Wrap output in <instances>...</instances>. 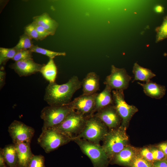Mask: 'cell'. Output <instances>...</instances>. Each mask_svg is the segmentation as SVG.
I'll list each match as a JSON object with an SVG mask.
<instances>
[{"label":"cell","mask_w":167,"mask_h":167,"mask_svg":"<svg viewBox=\"0 0 167 167\" xmlns=\"http://www.w3.org/2000/svg\"><path fill=\"white\" fill-rule=\"evenodd\" d=\"M82 88V81L74 75L66 83H49L45 88L44 100L50 106L66 105L71 101L75 92Z\"/></svg>","instance_id":"1"},{"label":"cell","mask_w":167,"mask_h":167,"mask_svg":"<svg viewBox=\"0 0 167 167\" xmlns=\"http://www.w3.org/2000/svg\"><path fill=\"white\" fill-rule=\"evenodd\" d=\"M108 132L106 125L93 114L86 118L83 129L73 140L75 138L82 139L99 144Z\"/></svg>","instance_id":"2"},{"label":"cell","mask_w":167,"mask_h":167,"mask_svg":"<svg viewBox=\"0 0 167 167\" xmlns=\"http://www.w3.org/2000/svg\"><path fill=\"white\" fill-rule=\"evenodd\" d=\"M126 127L121 125L108 132L105 136L102 147L109 157L115 156L126 146L128 137Z\"/></svg>","instance_id":"3"},{"label":"cell","mask_w":167,"mask_h":167,"mask_svg":"<svg viewBox=\"0 0 167 167\" xmlns=\"http://www.w3.org/2000/svg\"><path fill=\"white\" fill-rule=\"evenodd\" d=\"M73 140L76 142L83 152L90 159L93 167H107L109 157L99 144L82 139L75 138Z\"/></svg>","instance_id":"4"},{"label":"cell","mask_w":167,"mask_h":167,"mask_svg":"<svg viewBox=\"0 0 167 167\" xmlns=\"http://www.w3.org/2000/svg\"><path fill=\"white\" fill-rule=\"evenodd\" d=\"M71 140V138L54 127L42 129L37 139L39 144L47 153L55 150Z\"/></svg>","instance_id":"5"},{"label":"cell","mask_w":167,"mask_h":167,"mask_svg":"<svg viewBox=\"0 0 167 167\" xmlns=\"http://www.w3.org/2000/svg\"><path fill=\"white\" fill-rule=\"evenodd\" d=\"M72 110L68 104L45 107L41 112V118L43 121L42 129L59 125Z\"/></svg>","instance_id":"6"},{"label":"cell","mask_w":167,"mask_h":167,"mask_svg":"<svg viewBox=\"0 0 167 167\" xmlns=\"http://www.w3.org/2000/svg\"><path fill=\"white\" fill-rule=\"evenodd\" d=\"M86 118L72 110L61 124L53 127L72 140L83 129Z\"/></svg>","instance_id":"7"},{"label":"cell","mask_w":167,"mask_h":167,"mask_svg":"<svg viewBox=\"0 0 167 167\" xmlns=\"http://www.w3.org/2000/svg\"><path fill=\"white\" fill-rule=\"evenodd\" d=\"M113 104L122 120L121 125L126 126L138 110L134 105H129L125 100L123 91L113 90Z\"/></svg>","instance_id":"8"},{"label":"cell","mask_w":167,"mask_h":167,"mask_svg":"<svg viewBox=\"0 0 167 167\" xmlns=\"http://www.w3.org/2000/svg\"><path fill=\"white\" fill-rule=\"evenodd\" d=\"M131 79L124 68H118L112 65L111 73L106 76L104 83L112 90L124 91L128 88Z\"/></svg>","instance_id":"9"},{"label":"cell","mask_w":167,"mask_h":167,"mask_svg":"<svg viewBox=\"0 0 167 167\" xmlns=\"http://www.w3.org/2000/svg\"><path fill=\"white\" fill-rule=\"evenodd\" d=\"M8 131L14 144L18 143H30L35 133L33 128L16 120L10 125Z\"/></svg>","instance_id":"10"},{"label":"cell","mask_w":167,"mask_h":167,"mask_svg":"<svg viewBox=\"0 0 167 167\" xmlns=\"http://www.w3.org/2000/svg\"><path fill=\"white\" fill-rule=\"evenodd\" d=\"M97 93L90 95L82 94L75 98L68 105L73 110L85 118L94 114L95 98Z\"/></svg>","instance_id":"11"},{"label":"cell","mask_w":167,"mask_h":167,"mask_svg":"<svg viewBox=\"0 0 167 167\" xmlns=\"http://www.w3.org/2000/svg\"><path fill=\"white\" fill-rule=\"evenodd\" d=\"M94 115L106 126L110 128L116 127L121 119L113 104L109 105L100 109Z\"/></svg>","instance_id":"12"},{"label":"cell","mask_w":167,"mask_h":167,"mask_svg":"<svg viewBox=\"0 0 167 167\" xmlns=\"http://www.w3.org/2000/svg\"><path fill=\"white\" fill-rule=\"evenodd\" d=\"M43 65L35 62L31 59L15 62L11 66L19 76L22 77L29 76L40 72Z\"/></svg>","instance_id":"13"},{"label":"cell","mask_w":167,"mask_h":167,"mask_svg":"<svg viewBox=\"0 0 167 167\" xmlns=\"http://www.w3.org/2000/svg\"><path fill=\"white\" fill-rule=\"evenodd\" d=\"M82 81L83 94L90 95L96 93L100 88V78L95 72H90Z\"/></svg>","instance_id":"14"},{"label":"cell","mask_w":167,"mask_h":167,"mask_svg":"<svg viewBox=\"0 0 167 167\" xmlns=\"http://www.w3.org/2000/svg\"><path fill=\"white\" fill-rule=\"evenodd\" d=\"M17 153L18 167H28L30 160L33 155L30 143H18L14 144Z\"/></svg>","instance_id":"15"},{"label":"cell","mask_w":167,"mask_h":167,"mask_svg":"<svg viewBox=\"0 0 167 167\" xmlns=\"http://www.w3.org/2000/svg\"><path fill=\"white\" fill-rule=\"evenodd\" d=\"M137 83L143 88L145 94L151 98L156 99H160L165 95L166 89L165 87L150 80L145 83Z\"/></svg>","instance_id":"16"},{"label":"cell","mask_w":167,"mask_h":167,"mask_svg":"<svg viewBox=\"0 0 167 167\" xmlns=\"http://www.w3.org/2000/svg\"><path fill=\"white\" fill-rule=\"evenodd\" d=\"M113 104L112 90L105 85L104 89L97 93L95 98V112L110 105Z\"/></svg>","instance_id":"17"},{"label":"cell","mask_w":167,"mask_h":167,"mask_svg":"<svg viewBox=\"0 0 167 167\" xmlns=\"http://www.w3.org/2000/svg\"><path fill=\"white\" fill-rule=\"evenodd\" d=\"M33 19V22L44 27L50 33L51 35L55 34L58 24L48 13H44L34 17Z\"/></svg>","instance_id":"18"},{"label":"cell","mask_w":167,"mask_h":167,"mask_svg":"<svg viewBox=\"0 0 167 167\" xmlns=\"http://www.w3.org/2000/svg\"><path fill=\"white\" fill-rule=\"evenodd\" d=\"M132 72L134 77L132 82L136 80L147 82L156 76V75L150 70L141 66L136 62L134 65Z\"/></svg>","instance_id":"19"},{"label":"cell","mask_w":167,"mask_h":167,"mask_svg":"<svg viewBox=\"0 0 167 167\" xmlns=\"http://www.w3.org/2000/svg\"><path fill=\"white\" fill-rule=\"evenodd\" d=\"M2 150L7 166L9 167H18L17 153L14 144L6 145Z\"/></svg>","instance_id":"20"},{"label":"cell","mask_w":167,"mask_h":167,"mask_svg":"<svg viewBox=\"0 0 167 167\" xmlns=\"http://www.w3.org/2000/svg\"><path fill=\"white\" fill-rule=\"evenodd\" d=\"M40 72L49 83L55 82L57 69L53 59L50 58L46 65H43Z\"/></svg>","instance_id":"21"},{"label":"cell","mask_w":167,"mask_h":167,"mask_svg":"<svg viewBox=\"0 0 167 167\" xmlns=\"http://www.w3.org/2000/svg\"><path fill=\"white\" fill-rule=\"evenodd\" d=\"M135 154L133 149L126 146L115 155V161L118 164L127 165L133 160L135 157Z\"/></svg>","instance_id":"22"},{"label":"cell","mask_w":167,"mask_h":167,"mask_svg":"<svg viewBox=\"0 0 167 167\" xmlns=\"http://www.w3.org/2000/svg\"><path fill=\"white\" fill-rule=\"evenodd\" d=\"M18 51L14 47L11 48L0 47V65L5 64L6 62L10 59H12Z\"/></svg>","instance_id":"23"},{"label":"cell","mask_w":167,"mask_h":167,"mask_svg":"<svg viewBox=\"0 0 167 167\" xmlns=\"http://www.w3.org/2000/svg\"><path fill=\"white\" fill-rule=\"evenodd\" d=\"M29 50L32 53L35 52L41 54L52 59L57 56H65L66 55V53L65 52H54L39 47L37 45H34Z\"/></svg>","instance_id":"24"},{"label":"cell","mask_w":167,"mask_h":167,"mask_svg":"<svg viewBox=\"0 0 167 167\" xmlns=\"http://www.w3.org/2000/svg\"><path fill=\"white\" fill-rule=\"evenodd\" d=\"M33 45L32 39L24 33L20 36L19 42L14 48L18 51L23 49H29Z\"/></svg>","instance_id":"25"},{"label":"cell","mask_w":167,"mask_h":167,"mask_svg":"<svg viewBox=\"0 0 167 167\" xmlns=\"http://www.w3.org/2000/svg\"><path fill=\"white\" fill-rule=\"evenodd\" d=\"M156 42H158L167 38V18L165 17L161 25L156 29Z\"/></svg>","instance_id":"26"},{"label":"cell","mask_w":167,"mask_h":167,"mask_svg":"<svg viewBox=\"0 0 167 167\" xmlns=\"http://www.w3.org/2000/svg\"><path fill=\"white\" fill-rule=\"evenodd\" d=\"M32 53L29 49L18 50L12 60L17 62L32 59Z\"/></svg>","instance_id":"27"},{"label":"cell","mask_w":167,"mask_h":167,"mask_svg":"<svg viewBox=\"0 0 167 167\" xmlns=\"http://www.w3.org/2000/svg\"><path fill=\"white\" fill-rule=\"evenodd\" d=\"M28 167H45L43 156L33 155L29 162Z\"/></svg>","instance_id":"28"},{"label":"cell","mask_w":167,"mask_h":167,"mask_svg":"<svg viewBox=\"0 0 167 167\" xmlns=\"http://www.w3.org/2000/svg\"><path fill=\"white\" fill-rule=\"evenodd\" d=\"M132 161V167H152L149 161L142 156H135Z\"/></svg>","instance_id":"29"},{"label":"cell","mask_w":167,"mask_h":167,"mask_svg":"<svg viewBox=\"0 0 167 167\" xmlns=\"http://www.w3.org/2000/svg\"><path fill=\"white\" fill-rule=\"evenodd\" d=\"M24 33L32 39H33L37 41L40 40L38 33L32 22L25 27L24 29Z\"/></svg>","instance_id":"30"},{"label":"cell","mask_w":167,"mask_h":167,"mask_svg":"<svg viewBox=\"0 0 167 167\" xmlns=\"http://www.w3.org/2000/svg\"><path fill=\"white\" fill-rule=\"evenodd\" d=\"M32 23L34 24L38 33L40 36V40H42L47 36L51 35L50 33L44 27L33 22Z\"/></svg>","instance_id":"31"},{"label":"cell","mask_w":167,"mask_h":167,"mask_svg":"<svg viewBox=\"0 0 167 167\" xmlns=\"http://www.w3.org/2000/svg\"><path fill=\"white\" fill-rule=\"evenodd\" d=\"M152 152L153 161L161 160L165 156L164 153L159 148H152L151 149Z\"/></svg>","instance_id":"32"},{"label":"cell","mask_w":167,"mask_h":167,"mask_svg":"<svg viewBox=\"0 0 167 167\" xmlns=\"http://www.w3.org/2000/svg\"><path fill=\"white\" fill-rule=\"evenodd\" d=\"M142 156L149 161H153V155L151 150L147 148H143L141 151Z\"/></svg>","instance_id":"33"},{"label":"cell","mask_w":167,"mask_h":167,"mask_svg":"<svg viewBox=\"0 0 167 167\" xmlns=\"http://www.w3.org/2000/svg\"><path fill=\"white\" fill-rule=\"evenodd\" d=\"M6 73L4 70V67H1L0 71V88L1 89L4 86L5 84V78Z\"/></svg>","instance_id":"34"},{"label":"cell","mask_w":167,"mask_h":167,"mask_svg":"<svg viewBox=\"0 0 167 167\" xmlns=\"http://www.w3.org/2000/svg\"><path fill=\"white\" fill-rule=\"evenodd\" d=\"M152 167H167V159L156 161L153 163Z\"/></svg>","instance_id":"35"},{"label":"cell","mask_w":167,"mask_h":167,"mask_svg":"<svg viewBox=\"0 0 167 167\" xmlns=\"http://www.w3.org/2000/svg\"><path fill=\"white\" fill-rule=\"evenodd\" d=\"M158 147L164 153L165 156H167V142L159 144Z\"/></svg>","instance_id":"36"},{"label":"cell","mask_w":167,"mask_h":167,"mask_svg":"<svg viewBox=\"0 0 167 167\" xmlns=\"http://www.w3.org/2000/svg\"><path fill=\"white\" fill-rule=\"evenodd\" d=\"M6 162L2 148L0 151V167H6Z\"/></svg>","instance_id":"37"},{"label":"cell","mask_w":167,"mask_h":167,"mask_svg":"<svg viewBox=\"0 0 167 167\" xmlns=\"http://www.w3.org/2000/svg\"><path fill=\"white\" fill-rule=\"evenodd\" d=\"M161 9V7L160 6H158L156 8V10L157 12H160Z\"/></svg>","instance_id":"38"},{"label":"cell","mask_w":167,"mask_h":167,"mask_svg":"<svg viewBox=\"0 0 167 167\" xmlns=\"http://www.w3.org/2000/svg\"><path fill=\"white\" fill-rule=\"evenodd\" d=\"M164 56H167V53H165L164 54Z\"/></svg>","instance_id":"39"},{"label":"cell","mask_w":167,"mask_h":167,"mask_svg":"<svg viewBox=\"0 0 167 167\" xmlns=\"http://www.w3.org/2000/svg\"><path fill=\"white\" fill-rule=\"evenodd\" d=\"M165 17L167 18V16Z\"/></svg>","instance_id":"40"}]
</instances>
